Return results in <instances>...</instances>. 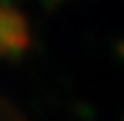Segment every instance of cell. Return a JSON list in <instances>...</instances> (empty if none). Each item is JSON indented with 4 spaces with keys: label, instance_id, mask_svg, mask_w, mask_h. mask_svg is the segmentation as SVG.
Segmentation results:
<instances>
[{
    "label": "cell",
    "instance_id": "6da1fadb",
    "mask_svg": "<svg viewBox=\"0 0 124 121\" xmlns=\"http://www.w3.org/2000/svg\"><path fill=\"white\" fill-rule=\"evenodd\" d=\"M31 45V31L26 17L15 5L0 0V57L15 60Z\"/></svg>",
    "mask_w": 124,
    "mask_h": 121
},
{
    "label": "cell",
    "instance_id": "7a4b0ae2",
    "mask_svg": "<svg viewBox=\"0 0 124 121\" xmlns=\"http://www.w3.org/2000/svg\"><path fill=\"white\" fill-rule=\"evenodd\" d=\"M0 121H26V119H24V114H22L10 100H5V97L0 95Z\"/></svg>",
    "mask_w": 124,
    "mask_h": 121
}]
</instances>
